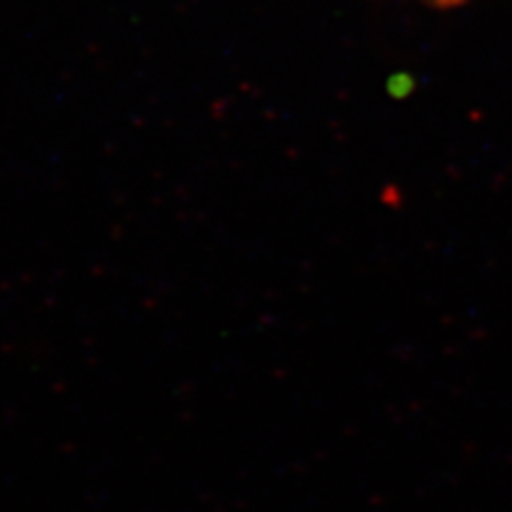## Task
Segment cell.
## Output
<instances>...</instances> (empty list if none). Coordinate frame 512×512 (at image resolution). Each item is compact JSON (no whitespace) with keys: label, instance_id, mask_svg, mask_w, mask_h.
Segmentation results:
<instances>
[{"label":"cell","instance_id":"1","mask_svg":"<svg viewBox=\"0 0 512 512\" xmlns=\"http://www.w3.org/2000/svg\"><path fill=\"white\" fill-rule=\"evenodd\" d=\"M442 3H448V0H442Z\"/></svg>","mask_w":512,"mask_h":512}]
</instances>
